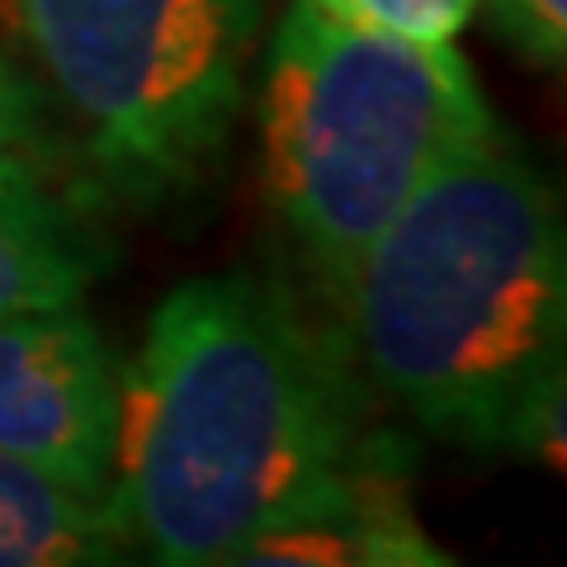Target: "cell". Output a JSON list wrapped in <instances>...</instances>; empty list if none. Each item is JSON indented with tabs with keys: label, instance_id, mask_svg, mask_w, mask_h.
<instances>
[{
	"label": "cell",
	"instance_id": "11",
	"mask_svg": "<svg viewBox=\"0 0 567 567\" xmlns=\"http://www.w3.org/2000/svg\"><path fill=\"white\" fill-rule=\"evenodd\" d=\"M354 20L379 24L402 39L454 43V33L473 20L477 0H346Z\"/></svg>",
	"mask_w": 567,
	"mask_h": 567
},
{
	"label": "cell",
	"instance_id": "8",
	"mask_svg": "<svg viewBox=\"0 0 567 567\" xmlns=\"http://www.w3.org/2000/svg\"><path fill=\"white\" fill-rule=\"evenodd\" d=\"M128 554L110 506L0 450V567H110Z\"/></svg>",
	"mask_w": 567,
	"mask_h": 567
},
{
	"label": "cell",
	"instance_id": "6",
	"mask_svg": "<svg viewBox=\"0 0 567 567\" xmlns=\"http://www.w3.org/2000/svg\"><path fill=\"white\" fill-rule=\"evenodd\" d=\"M454 563L406 496V458L360 464L284 511L237 554V567H445Z\"/></svg>",
	"mask_w": 567,
	"mask_h": 567
},
{
	"label": "cell",
	"instance_id": "9",
	"mask_svg": "<svg viewBox=\"0 0 567 567\" xmlns=\"http://www.w3.org/2000/svg\"><path fill=\"white\" fill-rule=\"evenodd\" d=\"M52 156H58V147H52L39 85L24 76L10 48L0 43V166H29L52 175Z\"/></svg>",
	"mask_w": 567,
	"mask_h": 567
},
{
	"label": "cell",
	"instance_id": "2",
	"mask_svg": "<svg viewBox=\"0 0 567 567\" xmlns=\"http://www.w3.org/2000/svg\"><path fill=\"white\" fill-rule=\"evenodd\" d=\"M336 317L374 398L431 440L558 464L567 237L544 171L502 123L406 199Z\"/></svg>",
	"mask_w": 567,
	"mask_h": 567
},
{
	"label": "cell",
	"instance_id": "5",
	"mask_svg": "<svg viewBox=\"0 0 567 567\" xmlns=\"http://www.w3.org/2000/svg\"><path fill=\"white\" fill-rule=\"evenodd\" d=\"M118 364L81 303L0 322V450L85 502H110Z\"/></svg>",
	"mask_w": 567,
	"mask_h": 567
},
{
	"label": "cell",
	"instance_id": "7",
	"mask_svg": "<svg viewBox=\"0 0 567 567\" xmlns=\"http://www.w3.org/2000/svg\"><path fill=\"white\" fill-rule=\"evenodd\" d=\"M110 270V241L91 213L66 204L52 175L0 166V322L39 308L81 303Z\"/></svg>",
	"mask_w": 567,
	"mask_h": 567
},
{
	"label": "cell",
	"instance_id": "3",
	"mask_svg": "<svg viewBox=\"0 0 567 567\" xmlns=\"http://www.w3.org/2000/svg\"><path fill=\"white\" fill-rule=\"evenodd\" d=\"M496 123L454 43L293 0L265 52L260 181L336 312L406 199Z\"/></svg>",
	"mask_w": 567,
	"mask_h": 567
},
{
	"label": "cell",
	"instance_id": "4",
	"mask_svg": "<svg viewBox=\"0 0 567 567\" xmlns=\"http://www.w3.org/2000/svg\"><path fill=\"white\" fill-rule=\"evenodd\" d=\"M76 128L81 175L156 213L194 199L233 147L265 0H0Z\"/></svg>",
	"mask_w": 567,
	"mask_h": 567
},
{
	"label": "cell",
	"instance_id": "1",
	"mask_svg": "<svg viewBox=\"0 0 567 567\" xmlns=\"http://www.w3.org/2000/svg\"><path fill=\"white\" fill-rule=\"evenodd\" d=\"M406 458L374 388L293 284L227 270L181 284L118 369L110 516L162 567H237L284 511L360 464Z\"/></svg>",
	"mask_w": 567,
	"mask_h": 567
},
{
	"label": "cell",
	"instance_id": "10",
	"mask_svg": "<svg viewBox=\"0 0 567 567\" xmlns=\"http://www.w3.org/2000/svg\"><path fill=\"white\" fill-rule=\"evenodd\" d=\"M516 58L539 71H563L567 62V0H477Z\"/></svg>",
	"mask_w": 567,
	"mask_h": 567
},
{
	"label": "cell",
	"instance_id": "12",
	"mask_svg": "<svg viewBox=\"0 0 567 567\" xmlns=\"http://www.w3.org/2000/svg\"><path fill=\"white\" fill-rule=\"evenodd\" d=\"M317 6H322V10H331V14H346V20H354V14H350V6H346V0H317Z\"/></svg>",
	"mask_w": 567,
	"mask_h": 567
}]
</instances>
